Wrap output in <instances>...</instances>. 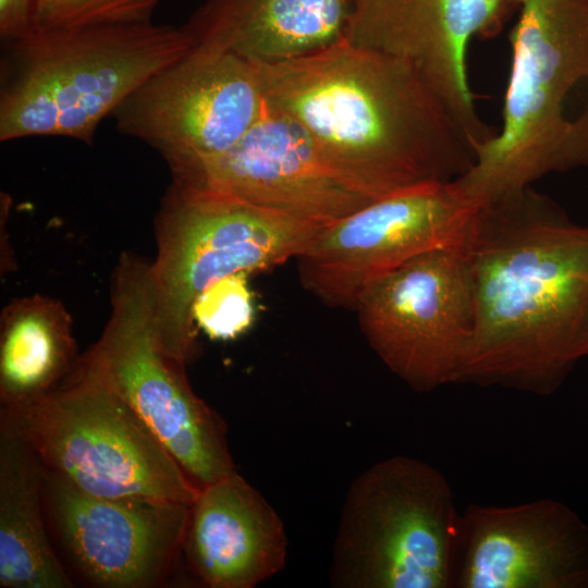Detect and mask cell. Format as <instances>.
Instances as JSON below:
<instances>
[{
  "instance_id": "obj_1",
  "label": "cell",
  "mask_w": 588,
  "mask_h": 588,
  "mask_svg": "<svg viewBox=\"0 0 588 588\" xmlns=\"http://www.w3.org/2000/svg\"><path fill=\"white\" fill-rule=\"evenodd\" d=\"M464 253L475 329L458 383L554 393L588 356V224L528 186L480 205Z\"/></svg>"
},
{
  "instance_id": "obj_2",
  "label": "cell",
  "mask_w": 588,
  "mask_h": 588,
  "mask_svg": "<svg viewBox=\"0 0 588 588\" xmlns=\"http://www.w3.org/2000/svg\"><path fill=\"white\" fill-rule=\"evenodd\" d=\"M266 100L373 198L465 174L476 148L408 61L344 36L292 59L254 63Z\"/></svg>"
},
{
  "instance_id": "obj_3",
  "label": "cell",
  "mask_w": 588,
  "mask_h": 588,
  "mask_svg": "<svg viewBox=\"0 0 588 588\" xmlns=\"http://www.w3.org/2000/svg\"><path fill=\"white\" fill-rule=\"evenodd\" d=\"M509 2L519 15L503 123L456 179L480 203L588 169V0Z\"/></svg>"
},
{
  "instance_id": "obj_4",
  "label": "cell",
  "mask_w": 588,
  "mask_h": 588,
  "mask_svg": "<svg viewBox=\"0 0 588 588\" xmlns=\"http://www.w3.org/2000/svg\"><path fill=\"white\" fill-rule=\"evenodd\" d=\"M192 46L183 25L152 21L35 29L7 42L0 140L63 136L91 145L106 117Z\"/></svg>"
},
{
  "instance_id": "obj_5",
  "label": "cell",
  "mask_w": 588,
  "mask_h": 588,
  "mask_svg": "<svg viewBox=\"0 0 588 588\" xmlns=\"http://www.w3.org/2000/svg\"><path fill=\"white\" fill-rule=\"evenodd\" d=\"M111 306L79 365L128 405L199 489L235 471L223 420L160 342L151 264L131 253L120 257Z\"/></svg>"
},
{
  "instance_id": "obj_6",
  "label": "cell",
  "mask_w": 588,
  "mask_h": 588,
  "mask_svg": "<svg viewBox=\"0 0 588 588\" xmlns=\"http://www.w3.org/2000/svg\"><path fill=\"white\" fill-rule=\"evenodd\" d=\"M42 467L77 490L191 505L199 488L154 432L78 363L48 394L1 408Z\"/></svg>"
},
{
  "instance_id": "obj_7",
  "label": "cell",
  "mask_w": 588,
  "mask_h": 588,
  "mask_svg": "<svg viewBox=\"0 0 588 588\" xmlns=\"http://www.w3.org/2000/svg\"><path fill=\"white\" fill-rule=\"evenodd\" d=\"M322 226L216 193L171 183L155 221L151 264L159 339L187 364L196 354L192 307L215 281L301 255Z\"/></svg>"
},
{
  "instance_id": "obj_8",
  "label": "cell",
  "mask_w": 588,
  "mask_h": 588,
  "mask_svg": "<svg viewBox=\"0 0 588 588\" xmlns=\"http://www.w3.org/2000/svg\"><path fill=\"white\" fill-rule=\"evenodd\" d=\"M460 513L445 477L404 455L351 483L332 550L336 588H451Z\"/></svg>"
},
{
  "instance_id": "obj_9",
  "label": "cell",
  "mask_w": 588,
  "mask_h": 588,
  "mask_svg": "<svg viewBox=\"0 0 588 588\" xmlns=\"http://www.w3.org/2000/svg\"><path fill=\"white\" fill-rule=\"evenodd\" d=\"M354 310L370 347L413 390L460 382L475 329L464 247L432 249L384 273Z\"/></svg>"
},
{
  "instance_id": "obj_10",
  "label": "cell",
  "mask_w": 588,
  "mask_h": 588,
  "mask_svg": "<svg viewBox=\"0 0 588 588\" xmlns=\"http://www.w3.org/2000/svg\"><path fill=\"white\" fill-rule=\"evenodd\" d=\"M480 205L456 180L380 197L319 230L296 257L301 283L327 306L354 309L372 281L409 259L464 247Z\"/></svg>"
},
{
  "instance_id": "obj_11",
  "label": "cell",
  "mask_w": 588,
  "mask_h": 588,
  "mask_svg": "<svg viewBox=\"0 0 588 588\" xmlns=\"http://www.w3.org/2000/svg\"><path fill=\"white\" fill-rule=\"evenodd\" d=\"M265 105L254 63L225 51L192 47L131 94L112 115L121 133L156 149L175 174L230 150Z\"/></svg>"
},
{
  "instance_id": "obj_12",
  "label": "cell",
  "mask_w": 588,
  "mask_h": 588,
  "mask_svg": "<svg viewBox=\"0 0 588 588\" xmlns=\"http://www.w3.org/2000/svg\"><path fill=\"white\" fill-rule=\"evenodd\" d=\"M172 182L320 226L377 199L334 168L310 136L267 100L230 150L172 174Z\"/></svg>"
},
{
  "instance_id": "obj_13",
  "label": "cell",
  "mask_w": 588,
  "mask_h": 588,
  "mask_svg": "<svg viewBox=\"0 0 588 588\" xmlns=\"http://www.w3.org/2000/svg\"><path fill=\"white\" fill-rule=\"evenodd\" d=\"M42 490L49 528L85 581L151 588L167 579L183 549L188 504L87 494L44 467Z\"/></svg>"
},
{
  "instance_id": "obj_14",
  "label": "cell",
  "mask_w": 588,
  "mask_h": 588,
  "mask_svg": "<svg viewBox=\"0 0 588 588\" xmlns=\"http://www.w3.org/2000/svg\"><path fill=\"white\" fill-rule=\"evenodd\" d=\"M588 528L564 503L469 504L460 514L451 588H587Z\"/></svg>"
},
{
  "instance_id": "obj_15",
  "label": "cell",
  "mask_w": 588,
  "mask_h": 588,
  "mask_svg": "<svg viewBox=\"0 0 588 588\" xmlns=\"http://www.w3.org/2000/svg\"><path fill=\"white\" fill-rule=\"evenodd\" d=\"M512 8L509 0H352L344 37L411 62L478 147L494 132L476 112L467 49L498 34Z\"/></svg>"
},
{
  "instance_id": "obj_16",
  "label": "cell",
  "mask_w": 588,
  "mask_h": 588,
  "mask_svg": "<svg viewBox=\"0 0 588 588\" xmlns=\"http://www.w3.org/2000/svg\"><path fill=\"white\" fill-rule=\"evenodd\" d=\"M182 552L210 588H253L281 571L287 539L267 500L233 471L199 489Z\"/></svg>"
},
{
  "instance_id": "obj_17",
  "label": "cell",
  "mask_w": 588,
  "mask_h": 588,
  "mask_svg": "<svg viewBox=\"0 0 588 588\" xmlns=\"http://www.w3.org/2000/svg\"><path fill=\"white\" fill-rule=\"evenodd\" d=\"M351 10L352 0H205L183 26L192 47L269 63L339 40Z\"/></svg>"
},
{
  "instance_id": "obj_18",
  "label": "cell",
  "mask_w": 588,
  "mask_h": 588,
  "mask_svg": "<svg viewBox=\"0 0 588 588\" xmlns=\"http://www.w3.org/2000/svg\"><path fill=\"white\" fill-rule=\"evenodd\" d=\"M0 586L70 588L48 535L42 466L24 439L0 426Z\"/></svg>"
},
{
  "instance_id": "obj_19",
  "label": "cell",
  "mask_w": 588,
  "mask_h": 588,
  "mask_svg": "<svg viewBox=\"0 0 588 588\" xmlns=\"http://www.w3.org/2000/svg\"><path fill=\"white\" fill-rule=\"evenodd\" d=\"M77 359L71 317L60 302L38 294L13 301L0 321L2 408L48 394Z\"/></svg>"
},
{
  "instance_id": "obj_20",
  "label": "cell",
  "mask_w": 588,
  "mask_h": 588,
  "mask_svg": "<svg viewBox=\"0 0 588 588\" xmlns=\"http://www.w3.org/2000/svg\"><path fill=\"white\" fill-rule=\"evenodd\" d=\"M247 273L238 272L208 285L195 299V326L215 340H232L253 324L255 307Z\"/></svg>"
},
{
  "instance_id": "obj_21",
  "label": "cell",
  "mask_w": 588,
  "mask_h": 588,
  "mask_svg": "<svg viewBox=\"0 0 588 588\" xmlns=\"http://www.w3.org/2000/svg\"><path fill=\"white\" fill-rule=\"evenodd\" d=\"M161 0H36L34 23L40 30L152 21Z\"/></svg>"
},
{
  "instance_id": "obj_22",
  "label": "cell",
  "mask_w": 588,
  "mask_h": 588,
  "mask_svg": "<svg viewBox=\"0 0 588 588\" xmlns=\"http://www.w3.org/2000/svg\"><path fill=\"white\" fill-rule=\"evenodd\" d=\"M36 0H0L1 40L13 42L29 36L34 23Z\"/></svg>"
}]
</instances>
